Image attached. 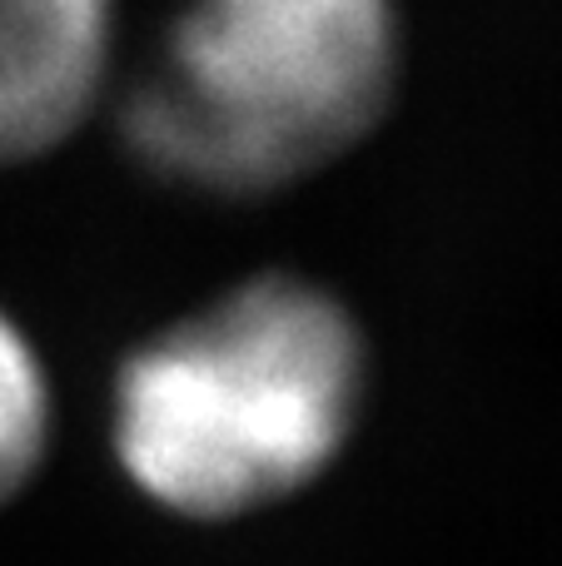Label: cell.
<instances>
[{
    "label": "cell",
    "mask_w": 562,
    "mask_h": 566,
    "mask_svg": "<svg viewBox=\"0 0 562 566\" xmlns=\"http://www.w3.org/2000/svg\"><path fill=\"white\" fill-rule=\"evenodd\" d=\"M364 388L368 353L354 313L304 274H259L119 363L110 448L159 512L235 522L334 468Z\"/></svg>",
    "instance_id": "1"
},
{
    "label": "cell",
    "mask_w": 562,
    "mask_h": 566,
    "mask_svg": "<svg viewBox=\"0 0 562 566\" xmlns=\"http://www.w3.org/2000/svg\"><path fill=\"white\" fill-rule=\"evenodd\" d=\"M394 90V0H189L119 129L159 179L244 199L348 155Z\"/></svg>",
    "instance_id": "2"
},
{
    "label": "cell",
    "mask_w": 562,
    "mask_h": 566,
    "mask_svg": "<svg viewBox=\"0 0 562 566\" xmlns=\"http://www.w3.org/2000/svg\"><path fill=\"white\" fill-rule=\"evenodd\" d=\"M110 0H0V165L70 139L110 70Z\"/></svg>",
    "instance_id": "3"
},
{
    "label": "cell",
    "mask_w": 562,
    "mask_h": 566,
    "mask_svg": "<svg viewBox=\"0 0 562 566\" xmlns=\"http://www.w3.org/2000/svg\"><path fill=\"white\" fill-rule=\"evenodd\" d=\"M55 398L30 333L0 308V507L30 488L50 452Z\"/></svg>",
    "instance_id": "4"
}]
</instances>
